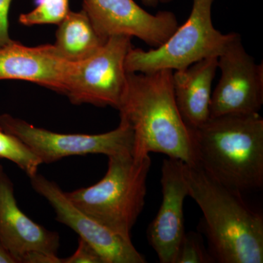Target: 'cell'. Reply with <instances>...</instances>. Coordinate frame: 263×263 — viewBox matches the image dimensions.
Instances as JSON below:
<instances>
[{
  "label": "cell",
  "instance_id": "obj_19",
  "mask_svg": "<svg viewBox=\"0 0 263 263\" xmlns=\"http://www.w3.org/2000/svg\"><path fill=\"white\" fill-rule=\"evenodd\" d=\"M63 263H104L100 254L91 245L84 240L79 238V245L76 252L67 258Z\"/></svg>",
  "mask_w": 263,
  "mask_h": 263
},
{
  "label": "cell",
  "instance_id": "obj_11",
  "mask_svg": "<svg viewBox=\"0 0 263 263\" xmlns=\"http://www.w3.org/2000/svg\"><path fill=\"white\" fill-rule=\"evenodd\" d=\"M185 164L177 159H164L161 167L162 203L147 230L148 243L161 263H175L184 235L183 204L188 196Z\"/></svg>",
  "mask_w": 263,
  "mask_h": 263
},
{
  "label": "cell",
  "instance_id": "obj_2",
  "mask_svg": "<svg viewBox=\"0 0 263 263\" xmlns=\"http://www.w3.org/2000/svg\"><path fill=\"white\" fill-rule=\"evenodd\" d=\"M188 196L203 214L201 230L214 262L262 263L263 216L242 193L227 187L195 165L185 164Z\"/></svg>",
  "mask_w": 263,
  "mask_h": 263
},
{
  "label": "cell",
  "instance_id": "obj_12",
  "mask_svg": "<svg viewBox=\"0 0 263 263\" xmlns=\"http://www.w3.org/2000/svg\"><path fill=\"white\" fill-rule=\"evenodd\" d=\"M71 65L53 44L29 47L13 41L0 48V81H28L64 95Z\"/></svg>",
  "mask_w": 263,
  "mask_h": 263
},
{
  "label": "cell",
  "instance_id": "obj_13",
  "mask_svg": "<svg viewBox=\"0 0 263 263\" xmlns=\"http://www.w3.org/2000/svg\"><path fill=\"white\" fill-rule=\"evenodd\" d=\"M0 240L20 263L22 255L33 251L57 254L60 235L34 222L21 210L14 186L0 164Z\"/></svg>",
  "mask_w": 263,
  "mask_h": 263
},
{
  "label": "cell",
  "instance_id": "obj_14",
  "mask_svg": "<svg viewBox=\"0 0 263 263\" xmlns=\"http://www.w3.org/2000/svg\"><path fill=\"white\" fill-rule=\"evenodd\" d=\"M217 70L218 57H209L173 71L176 105L190 129L200 127L210 118L213 81Z\"/></svg>",
  "mask_w": 263,
  "mask_h": 263
},
{
  "label": "cell",
  "instance_id": "obj_22",
  "mask_svg": "<svg viewBox=\"0 0 263 263\" xmlns=\"http://www.w3.org/2000/svg\"><path fill=\"white\" fill-rule=\"evenodd\" d=\"M0 263H18V259L0 240Z\"/></svg>",
  "mask_w": 263,
  "mask_h": 263
},
{
  "label": "cell",
  "instance_id": "obj_10",
  "mask_svg": "<svg viewBox=\"0 0 263 263\" xmlns=\"http://www.w3.org/2000/svg\"><path fill=\"white\" fill-rule=\"evenodd\" d=\"M82 10L104 39L137 37L154 48L163 44L179 26L172 12L151 14L134 0H84Z\"/></svg>",
  "mask_w": 263,
  "mask_h": 263
},
{
  "label": "cell",
  "instance_id": "obj_20",
  "mask_svg": "<svg viewBox=\"0 0 263 263\" xmlns=\"http://www.w3.org/2000/svg\"><path fill=\"white\" fill-rule=\"evenodd\" d=\"M13 0H0V48L13 42L9 34L8 15Z\"/></svg>",
  "mask_w": 263,
  "mask_h": 263
},
{
  "label": "cell",
  "instance_id": "obj_15",
  "mask_svg": "<svg viewBox=\"0 0 263 263\" xmlns=\"http://www.w3.org/2000/svg\"><path fill=\"white\" fill-rule=\"evenodd\" d=\"M84 10L70 11L58 24L54 46L65 60L78 62L95 53L105 43Z\"/></svg>",
  "mask_w": 263,
  "mask_h": 263
},
{
  "label": "cell",
  "instance_id": "obj_7",
  "mask_svg": "<svg viewBox=\"0 0 263 263\" xmlns=\"http://www.w3.org/2000/svg\"><path fill=\"white\" fill-rule=\"evenodd\" d=\"M0 128L20 138L43 164L53 163L71 156L103 155L108 157L133 153L134 149L133 129L122 119L116 129L101 134H65L35 127L5 114L0 115Z\"/></svg>",
  "mask_w": 263,
  "mask_h": 263
},
{
  "label": "cell",
  "instance_id": "obj_5",
  "mask_svg": "<svg viewBox=\"0 0 263 263\" xmlns=\"http://www.w3.org/2000/svg\"><path fill=\"white\" fill-rule=\"evenodd\" d=\"M214 1L193 0L187 20L159 47L148 51L132 47L126 58L127 72L182 70L204 59L219 57L236 33L222 34L214 27Z\"/></svg>",
  "mask_w": 263,
  "mask_h": 263
},
{
  "label": "cell",
  "instance_id": "obj_23",
  "mask_svg": "<svg viewBox=\"0 0 263 263\" xmlns=\"http://www.w3.org/2000/svg\"><path fill=\"white\" fill-rule=\"evenodd\" d=\"M141 1L146 6L155 8V7L158 6L159 5L169 3L172 0H141Z\"/></svg>",
  "mask_w": 263,
  "mask_h": 263
},
{
  "label": "cell",
  "instance_id": "obj_17",
  "mask_svg": "<svg viewBox=\"0 0 263 263\" xmlns=\"http://www.w3.org/2000/svg\"><path fill=\"white\" fill-rule=\"evenodd\" d=\"M34 9L22 13L19 23L26 27L61 23L70 13V0H34Z\"/></svg>",
  "mask_w": 263,
  "mask_h": 263
},
{
  "label": "cell",
  "instance_id": "obj_21",
  "mask_svg": "<svg viewBox=\"0 0 263 263\" xmlns=\"http://www.w3.org/2000/svg\"><path fill=\"white\" fill-rule=\"evenodd\" d=\"M20 263H63V259L57 254L47 253L41 251H33L22 255Z\"/></svg>",
  "mask_w": 263,
  "mask_h": 263
},
{
  "label": "cell",
  "instance_id": "obj_16",
  "mask_svg": "<svg viewBox=\"0 0 263 263\" xmlns=\"http://www.w3.org/2000/svg\"><path fill=\"white\" fill-rule=\"evenodd\" d=\"M0 158L13 162L22 170L29 179L38 174L42 161L18 137L3 131L0 128Z\"/></svg>",
  "mask_w": 263,
  "mask_h": 263
},
{
  "label": "cell",
  "instance_id": "obj_4",
  "mask_svg": "<svg viewBox=\"0 0 263 263\" xmlns=\"http://www.w3.org/2000/svg\"><path fill=\"white\" fill-rule=\"evenodd\" d=\"M103 179L88 187L66 193L76 207L104 226L125 238L144 209L149 155L133 153L108 157Z\"/></svg>",
  "mask_w": 263,
  "mask_h": 263
},
{
  "label": "cell",
  "instance_id": "obj_3",
  "mask_svg": "<svg viewBox=\"0 0 263 263\" xmlns=\"http://www.w3.org/2000/svg\"><path fill=\"white\" fill-rule=\"evenodd\" d=\"M195 164L240 193L263 186V119L259 114L210 117L190 129Z\"/></svg>",
  "mask_w": 263,
  "mask_h": 263
},
{
  "label": "cell",
  "instance_id": "obj_8",
  "mask_svg": "<svg viewBox=\"0 0 263 263\" xmlns=\"http://www.w3.org/2000/svg\"><path fill=\"white\" fill-rule=\"evenodd\" d=\"M221 78L212 91L210 117L259 114L263 105V65L256 63L236 33L218 57Z\"/></svg>",
  "mask_w": 263,
  "mask_h": 263
},
{
  "label": "cell",
  "instance_id": "obj_1",
  "mask_svg": "<svg viewBox=\"0 0 263 263\" xmlns=\"http://www.w3.org/2000/svg\"><path fill=\"white\" fill-rule=\"evenodd\" d=\"M117 110L133 129V155L160 153L195 164L193 137L176 105L172 70L128 72Z\"/></svg>",
  "mask_w": 263,
  "mask_h": 263
},
{
  "label": "cell",
  "instance_id": "obj_9",
  "mask_svg": "<svg viewBox=\"0 0 263 263\" xmlns=\"http://www.w3.org/2000/svg\"><path fill=\"white\" fill-rule=\"evenodd\" d=\"M36 193L44 197L56 213L59 222L75 231L79 238L97 251L104 263H145L146 258L132 242L104 226L69 200L66 192L54 181L37 174L30 178Z\"/></svg>",
  "mask_w": 263,
  "mask_h": 263
},
{
  "label": "cell",
  "instance_id": "obj_6",
  "mask_svg": "<svg viewBox=\"0 0 263 263\" xmlns=\"http://www.w3.org/2000/svg\"><path fill=\"white\" fill-rule=\"evenodd\" d=\"M131 41L113 36L91 56L72 62L64 93L71 103L119 108L127 87L125 61Z\"/></svg>",
  "mask_w": 263,
  "mask_h": 263
},
{
  "label": "cell",
  "instance_id": "obj_18",
  "mask_svg": "<svg viewBox=\"0 0 263 263\" xmlns=\"http://www.w3.org/2000/svg\"><path fill=\"white\" fill-rule=\"evenodd\" d=\"M214 262L212 255L204 245L200 233H185L180 243L175 263Z\"/></svg>",
  "mask_w": 263,
  "mask_h": 263
}]
</instances>
